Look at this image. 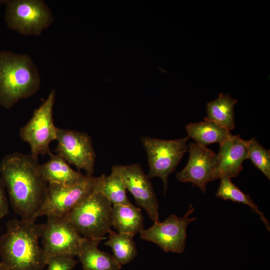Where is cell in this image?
<instances>
[{"instance_id": "6da1fadb", "label": "cell", "mask_w": 270, "mask_h": 270, "mask_svg": "<svg viewBox=\"0 0 270 270\" xmlns=\"http://www.w3.org/2000/svg\"><path fill=\"white\" fill-rule=\"evenodd\" d=\"M38 158L15 152L0 163V176L14 212L21 219L36 220L44 200L48 184L43 178Z\"/></svg>"}, {"instance_id": "7a4b0ae2", "label": "cell", "mask_w": 270, "mask_h": 270, "mask_svg": "<svg viewBox=\"0 0 270 270\" xmlns=\"http://www.w3.org/2000/svg\"><path fill=\"white\" fill-rule=\"evenodd\" d=\"M14 218L0 236V256L6 270H43L47 261L40 246L43 224Z\"/></svg>"}, {"instance_id": "3957f363", "label": "cell", "mask_w": 270, "mask_h": 270, "mask_svg": "<svg viewBox=\"0 0 270 270\" xmlns=\"http://www.w3.org/2000/svg\"><path fill=\"white\" fill-rule=\"evenodd\" d=\"M38 69L27 54L0 52V106L9 109L40 88Z\"/></svg>"}, {"instance_id": "277c9868", "label": "cell", "mask_w": 270, "mask_h": 270, "mask_svg": "<svg viewBox=\"0 0 270 270\" xmlns=\"http://www.w3.org/2000/svg\"><path fill=\"white\" fill-rule=\"evenodd\" d=\"M83 237L106 239L111 230L112 204L100 192L94 190L64 216Z\"/></svg>"}, {"instance_id": "5b68a950", "label": "cell", "mask_w": 270, "mask_h": 270, "mask_svg": "<svg viewBox=\"0 0 270 270\" xmlns=\"http://www.w3.org/2000/svg\"><path fill=\"white\" fill-rule=\"evenodd\" d=\"M5 19L9 28L22 35H40L54 18L50 9L42 0L6 1Z\"/></svg>"}, {"instance_id": "8992f818", "label": "cell", "mask_w": 270, "mask_h": 270, "mask_svg": "<svg viewBox=\"0 0 270 270\" xmlns=\"http://www.w3.org/2000/svg\"><path fill=\"white\" fill-rule=\"evenodd\" d=\"M55 99L56 91L52 90L20 130V138L30 146V154L36 158L40 155L51 154L50 144L56 138L57 127L52 116Z\"/></svg>"}, {"instance_id": "52a82bcc", "label": "cell", "mask_w": 270, "mask_h": 270, "mask_svg": "<svg viewBox=\"0 0 270 270\" xmlns=\"http://www.w3.org/2000/svg\"><path fill=\"white\" fill-rule=\"evenodd\" d=\"M98 177L85 175L70 184H48L42 205L36 215L64 217L95 189Z\"/></svg>"}, {"instance_id": "ba28073f", "label": "cell", "mask_w": 270, "mask_h": 270, "mask_svg": "<svg viewBox=\"0 0 270 270\" xmlns=\"http://www.w3.org/2000/svg\"><path fill=\"white\" fill-rule=\"evenodd\" d=\"M188 137L174 140H164L144 136L142 142L147 154L149 178L159 177L163 181L164 192L168 188V178L174 170L188 151Z\"/></svg>"}, {"instance_id": "9c48e42d", "label": "cell", "mask_w": 270, "mask_h": 270, "mask_svg": "<svg viewBox=\"0 0 270 270\" xmlns=\"http://www.w3.org/2000/svg\"><path fill=\"white\" fill-rule=\"evenodd\" d=\"M46 217V222L43 224L41 240L47 262L58 256H78L86 238L64 217L52 215Z\"/></svg>"}, {"instance_id": "30bf717a", "label": "cell", "mask_w": 270, "mask_h": 270, "mask_svg": "<svg viewBox=\"0 0 270 270\" xmlns=\"http://www.w3.org/2000/svg\"><path fill=\"white\" fill-rule=\"evenodd\" d=\"M194 210L191 204L183 216L170 215L164 221L154 222L148 228L142 230L140 236L157 244L165 252L182 253L185 249L187 227L196 219L190 217Z\"/></svg>"}, {"instance_id": "8fae6325", "label": "cell", "mask_w": 270, "mask_h": 270, "mask_svg": "<svg viewBox=\"0 0 270 270\" xmlns=\"http://www.w3.org/2000/svg\"><path fill=\"white\" fill-rule=\"evenodd\" d=\"M56 152L69 164L92 176L96 160L92 140L86 132L57 128Z\"/></svg>"}, {"instance_id": "7c38bea8", "label": "cell", "mask_w": 270, "mask_h": 270, "mask_svg": "<svg viewBox=\"0 0 270 270\" xmlns=\"http://www.w3.org/2000/svg\"><path fill=\"white\" fill-rule=\"evenodd\" d=\"M188 151L190 153L188 164L176 173V178L180 182L192 184L204 193L208 182L214 180L217 154L196 142L190 143Z\"/></svg>"}, {"instance_id": "4fadbf2b", "label": "cell", "mask_w": 270, "mask_h": 270, "mask_svg": "<svg viewBox=\"0 0 270 270\" xmlns=\"http://www.w3.org/2000/svg\"><path fill=\"white\" fill-rule=\"evenodd\" d=\"M126 190L134 197L137 204L143 208L154 222H159L158 203L149 178L138 164L116 165Z\"/></svg>"}, {"instance_id": "5bb4252c", "label": "cell", "mask_w": 270, "mask_h": 270, "mask_svg": "<svg viewBox=\"0 0 270 270\" xmlns=\"http://www.w3.org/2000/svg\"><path fill=\"white\" fill-rule=\"evenodd\" d=\"M217 154L214 180L237 176L242 170V163L248 159L246 140L240 135L231 134L220 144Z\"/></svg>"}, {"instance_id": "9a60e30c", "label": "cell", "mask_w": 270, "mask_h": 270, "mask_svg": "<svg viewBox=\"0 0 270 270\" xmlns=\"http://www.w3.org/2000/svg\"><path fill=\"white\" fill-rule=\"evenodd\" d=\"M102 240L86 238L78 256L84 270H120L112 255L98 248Z\"/></svg>"}, {"instance_id": "2e32d148", "label": "cell", "mask_w": 270, "mask_h": 270, "mask_svg": "<svg viewBox=\"0 0 270 270\" xmlns=\"http://www.w3.org/2000/svg\"><path fill=\"white\" fill-rule=\"evenodd\" d=\"M50 159L40 165L42 175L48 184H70L82 180L85 175L72 169L60 155L52 153Z\"/></svg>"}, {"instance_id": "e0dca14e", "label": "cell", "mask_w": 270, "mask_h": 270, "mask_svg": "<svg viewBox=\"0 0 270 270\" xmlns=\"http://www.w3.org/2000/svg\"><path fill=\"white\" fill-rule=\"evenodd\" d=\"M112 226L118 233L134 236L144 229L142 210L132 203L113 205Z\"/></svg>"}, {"instance_id": "ac0fdd59", "label": "cell", "mask_w": 270, "mask_h": 270, "mask_svg": "<svg viewBox=\"0 0 270 270\" xmlns=\"http://www.w3.org/2000/svg\"><path fill=\"white\" fill-rule=\"evenodd\" d=\"M186 130L188 138L206 147L212 144H220L232 134L228 130L212 121L204 120L203 122L188 124Z\"/></svg>"}, {"instance_id": "d6986e66", "label": "cell", "mask_w": 270, "mask_h": 270, "mask_svg": "<svg viewBox=\"0 0 270 270\" xmlns=\"http://www.w3.org/2000/svg\"><path fill=\"white\" fill-rule=\"evenodd\" d=\"M237 100L230 94H219L216 100L207 103L204 120L212 121L228 130L235 128L234 106Z\"/></svg>"}, {"instance_id": "ffe728a7", "label": "cell", "mask_w": 270, "mask_h": 270, "mask_svg": "<svg viewBox=\"0 0 270 270\" xmlns=\"http://www.w3.org/2000/svg\"><path fill=\"white\" fill-rule=\"evenodd\" d=\"M96 189L102 192L112 206L132 203L126 196V186L116 165L112 166L110 175L99 176Z\"/></svg>"}, {"instance_id": "44dd1931", "label": "cell", "mask_w": 270, "mask_h": 270, "mask_svg": "<svg viewBox=\"0 0 270 270\" xmlns=\"http://www.w3.org/2000/svg\"><path fill=\"white\" fill-rule=\"evenodd\" d=\"M108 234V238L105 242V245L110 248L112 256L118 263L122 266L134 260L138 254L134 236L117 233L112 230Z\"/></svg>"}, {"instance_id": "7402d4cb", "label": "cell", "mask_w": 270, "mask_h": 270, "mask_svg": "<svg viewBox=\"0 0 270 270\" xmlns=\"http://www.w3.org/2000/svg\"><path fill=\"white\" fill-rule=\"evenodd\" d=\"M218 188L216 194L218 198L224 200L241 203L248 206L252 210L258 214L262 221L264 223L268 230H270V222L264 214L260 211L258 206L250 196L242 192L231 180V178H222Z\"/></svg>"}, {"instance_id": "603a6c76", "label": "cell", "mask_w": 270, "mask_h": 270, "mask_svg": "<svg viewBox=\"0 0 270 270\" xmlns=\"http://www.w3.org/2000/svg\"><path fill=\"white\" fill-rule=\"evenodd\" d=\"M248 159H250L268 180L270 179V151L264 148L255 138L246 140Z\"/></svg>"}, {"instance_id": "cb8c5ba5", "label": "cell", "mask_w": 270, "mask_h": 270, "mask_svg": "<svg viewBox=\"0 0 270 270\" xmlns=\"http://www.w3.org/2000/svg\"><path fill=\"white\" fill-rule=\"evenodd\" d=\"M77 263L73 256H58L48 260L46 270H72Z\"/></svg>"}, {"instance_id": "d4e9b609", "label": "cell", "mask_w": 270, "mask_h": 270, "mask_svg": "<svg viewBox=\"0 0 270 270\" xmlns=\"http://www.w3.org/2000/svg\"><path fill=\"white\" fill-rule=\"evenodd\" d=\"M9 212V206L6 196L5 187L0 176V220Z\"/></svg>"}, {"instance_id": "484cf974", "label": "cell", "mask_w": 270, "mask_h": 270, "mask_svg": "<svg viewBox=\"0 0 270 270\" xmlns=\"http://www.w3.org/2000/svg\"><path fill=\"white\" fill-rule=\"evenodd\" d=\"M0 270H6L0 260Z\"/></svg>"}, {"instance_id": "4316f807", "label": "cell", "mask_w": 270, "mask_h": 270, "mask_svg": "<svg viewBox=\"0 0 270 270\" xmlns=\"http://www.w3.org/2000/svg\"><path fill=\"white\" fill-rule=\"evenodd\" d=\"M2 1H0V3H2Z\"/></svg>"}]
</instances>
